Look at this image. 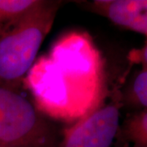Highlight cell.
<instances>
[{"instance_id":"cell-1","label":"cell","mask_w":147,"mask_h":147,"mask_svg":"<svg viewBox=\"0 0 147 147\" xmlns=\"http://www.w3.org/2000/svg\"><path fill=\"white\" fill-rule=\"evenodd\" d=\"M23 84L43 115L74 123L104 102L103 58L87 33L68 32L34 61Z\"/></svg>"},{"instance_id":"cell-7","label":"cell","mask_w":147,"mask_h":147,"mask_svg":"<svg viewBox=\"0 0 147 147\" xmlns=\"http://www.w3.org/2000/svg\"><path fill=\"white\" fill-rule=\"evenodd\" d=\"M38 3V0H0V25L16 21Z\"/></svg>"},{"instance_id":"cell-10","label":"cell","mask_w":147,"mask_h":147,"mask_svg":"<svg viewBox=\"0 0 147 147\" xmlns=\"http://www.w3.org/2000/svg\"><path fill=\"white\" fill-rule=\"evenodd\" d=\"M0 147H3V146H1V145H0Z\"/></svg>"},{"instance_id":"cell-6","label":"cell","mask_w":147,"mask_h":147,"mask_svg":"<svg viewBox=\"0 0 147 147\" xmlns=\"http://www.w3.org/2000/svg\"><path fill=\"white\" fill-rule=\"evenodd\" d=\"M123 134L133 147H147V110L127 121Z\"/></svg>"},{"instance_id":"cell-8","label":"cell","mask_w":147,"mask_h":147,"mask_svg":"<svg viewBox=\"0 0 147 147\" xmlns=\"http://www.w3.org/2000/svg\"><path fill=\"white\" fill-rule=\"evenodd\" d=\"M132 93L138 103L147 108V69L137 74L132 84Z\"/></svg>"},{"instance_id":"cell-9","label":"cell","mask_w":147,"mask_h":147,"mask_svg":"<svg viewBox=\"0 0 147 147\" xmlns=\"http://www.w3.org/2000/svg\"><path fill=\"white\" fill-rule=\"evenodd\" d=\"M130 59L133 62L142 64L143 69H147V38L145 45L141 49L131 52Z\"/></svg>"},{"instance_id":"cell-3","label":"cell","mask_w":147,"mask_h":147,"mask_svg":"<svg viewBox=\"0 0 147 147\" xmlns=\"http://www.w3.org/2000/svg\"><path fill=\"white\" fill-rule=\"evenodd\" d=\"M61 135L34 102L17 89L0 84V145L58 147Z\"/></svg>"},{"instance_id":"cell-5","label":"cell","mask_w":147,"mask_h":147,"mask_svg":"<svg viewBox=\"0 0 147 147\" xmlns=\"http://www.w3.org/2000/svg\"><path fill=\"white\" fill-rule=\"evenodd\" d=\"M90 8L116 26L147 38V0H96L90 3Z\"/></svg>"},{"instance_id":"cell-4","label":"cell","mask_w":147,"mask_h":147,"mask_svg":"<svg viewBox=\"0 0 147 147\" xmlns=\"http://www.w3.org/2000/svg\"><path fill=\"white\" fill-rule=\"evenodd\" d=\"M120 109L118 96L103 102L65 129L58 147H111L120 129Z\"/></svg>"},{"instance_id":"cell-2","label":"cell","mask_w":147,"mask_h":147,"mask_svg":"<svg viewBox=\"0 0 147 147\" xmlns=\"http://www.w3.org/2000/svg\"><path fill=\"white\" fill-rule=\"evenodd\" d=\"M60 2L40 1L0 33V84L17 89L52 29Z\"/></svg>"}]
</instances>
